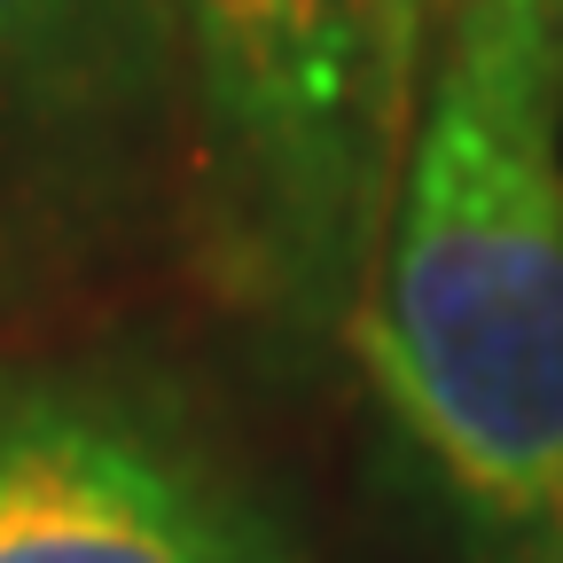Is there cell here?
Masks as SVG:
<instances>
[{
	"label": "cell",
	"instance_id": "1",
	"mask_svg": "<svg viewBox=\"0 0 563 563\" xmlns=\"http://www.w3.org/2000/svg\"><path fill=\"white\" fill-rule=\"evenodd\" d=\"M344 344L454 517L563 548V16L454 9L422 63L384 251Z\"/></svg>",
	"mask_w": 563,
	"mask_h": 563
},
{
	"label": "cell",
	"instance_id": "2",
	"mask_svg": "<svg viewBox=\"0 0 563 563\" xmlns=\"http://www.w3.org/2000/svg\"><path fill=\"white\" fill-rule=\"evenodd\" d=\"M180 150L220 298L306 352L344 344L384 251L431 63L415 0H165Z\"/></svg>",
	"mask_w": 563,
	"mask_h": 563
},
{
	"label": "cell",
	"instance_id": "3",
	"mask_svg": "<svg viewBox=\"0 0 563 563\" xmlns=\"http://www.w3.org/2000/svg\"><path fill=\"white\" fill-rule=\"evenodd\" d=\"M0 563H298L258 485L150 376L0 368Z\"/></svg>",
	"mask_w": 563,
	"mask_h": 563
},
{
	"label": "cell",
	"instance_id": "4",
	"mask_svg": "<svg viewBox=\"0 0 563 563\" xmlns=\"http://www.w3.org/2000/svg\"><path fill=\"white\" fill-rule=\"evenodd\" d=\"M0 125L47 165H125L180 125L165 0H0Z\"/></svg>",
	"mask_w": 563,
	"mask_h": 563
},
{
	"label": "cell",
	"instance_id": "5",
	"mask_svg": "<svg viewBox=\"0 0 563 563\" xmlns=\"http://www.w3.org/2000/svg\"><path fill=\"white\" fill-rule=\"evenodd\" d=\"M454 9H548V16H563V0H415V16L431 24V40H439V24Z\"/></svg>",
	"mask_w": 563,
	"mask_h": 563
},
{
	"label": "cell",
	"instance_id": "6",
	"mask_svg": "<svg viewBox=\"0 0 563 563\" xmlns=\"http://www.w3.org/2000/svg\"><path fill=\"white\" fill-rule=\"evenodd\" d=\"M555 563H563V548H555Z\"/></svg>",
	"mask_w": 563,
	"mask_h": 563
}]
</instances>
